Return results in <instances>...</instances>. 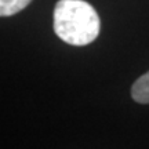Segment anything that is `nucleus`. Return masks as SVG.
I'll list each match as a JSON object with an SVG mask.
<instances>
[{"label":"nucleus","instance_id":"1","mask_svg":"<svg viewBox=\"0 0 149 149\" xmlns=\"http://www.w3.org/2000/svg\"><path fill=\"white\" fill-rule=\"evenodd\" d=\"M55 35L70 46H87L101 31L95 8L84 0H58L53 14Z\"/></svg>","mask_w":149,"mask_h":149},{"label":"nucleus","instance_id":"2","mask_svg":"<svg viewBox=\"0 0 149 149\" xmlns=\"http://www.w3.org/2000/svg\"><path fill=\"white\" fill-rule=\"evenodd\" d=\"M131 97L138 104H149V70L135 80L131 87Z\"/></svg>","mask_w":149,"mask_h":149},{"label":"nucleus","instance_id":"3","mask_svg":"<svg viewBox=\"0 0 149 149\" xmlns=\"http://www.w3.org/2000/svg\"><path fill=\"white\" fill-rule=\"evenodd\" d=\"M32 0H0V17H11L29 6Z\"/></svg>","mask_w":149,"mask_h":149}]
</instances>
